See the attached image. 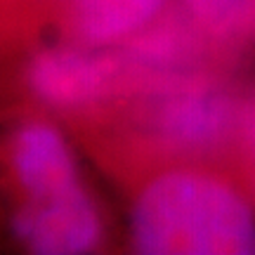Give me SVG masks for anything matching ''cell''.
<instances>
[{"label": "cell", "instance_id": "cell-2", "mask_svg": "<svg viewBox=\"0 0 255 255\" xmlns=\"http://www.w3.org/2000/svg\"><path fill=\"white\" fill-rule=\"evenodd\" d=\"M239 116L227 90L182 76L158 92L151 107V130L175 151H210L232 135Z\"/></svg>", "mask_w": 255, "mask_h": 255}, {"label": "cell", "instance_id": "cell-3", "mask_svg": "<svg viewBox=\"0 0 255 255\" xmlns=\"http://www.w3.org/2000/svg\"><path fill=\"white\" fill-rule=\"evenodd\" d=\"M100 229L97 210L81 184L47 196H28L14 218L21 244L43 255L88 253L97 246Z\"/></svg>", "mask_w": 255, "mask_h": 255}, {"label": "cell", "instance_id": "cell-6", "mask_svg": "<svg viewBox=\"0 0 255 255\" xmlns=\"http://www.w3.org/2000/svg\"><path fill=\"white\" fill-rule=\"evenodd\" d=\"M187 21L203 43L222 50L255 43V0H187Z\"/></svg>", "mask_w": 255, "mask_h": 255}, {"label": "cell", "instance_id": "cell-4", "mask_svg": "<svg viewBox=\"0 0 255 255\" xmlns=\"http://www.w3.org/2000/svg\"><path fill=\"white\" fill-rule=\"evenodd\" d=\"M116 66L104 57L71 50H55L38 57L31 69V85L50 104L78 107L102 97L114 81Z\"/></svg>", "mask_w": 255, "mask_h": 255}, {"label": "cell", "instance_id": "cell-7", "mask_svg": "<svg viewBox=\"0 0 255 255\" xmlns=\"http://www.w3.org/2000/svg\"><path fill=\"white\" fill-rule=\"evenodd\" d=\"M163 5L165 0H76V19L90 40L107 43L146 26Z\"/></svg>", "mask_w": 255, "mask_h": 255}, {"label": "cell", "instance_id": "cell-8", "mask_svg": "<svg viewBox=\"0 0 255 255\" xmlns=\"http://www.w3.org/2000/svg\"><path fill=\"white\" fill-rule=\"evenodd\" d=\"M239 126H241V132H244L248 149L255 154V97L248 102L246 111L239 116Z\"/></svg>", "mask_w": 255, "mask_h": 255}, {"label": "cell", "instance_id": "cell-5", "mask_svg": "<svg viewBox=\"0 0 255 255\" xmlns=\"http://www.w3.org/2000/svg\"><path fill=\"white\" fill-rule=\"evenodd\" d=\"M14 170L28 196H47L78 184L69 149L47 126L21 130L14 146Z\"/></svg>", "mask_w": 255, "mask_h": 255}, {"label": "cell", "instance_id": "cell-1", "mask_svg": "<svg viewBox=\"0 0 255 255\" xmlns=\"http://www.w3.org/2000/svg\"><path fill=\"white\" fill-rule=\"evenodd\" d=\"M132 241L139 253L151 255L255 253V208L222 177L173 170L139 194Z\"/></svg>", "mask_w": 255, "mask_h": 255}]
</instances>
